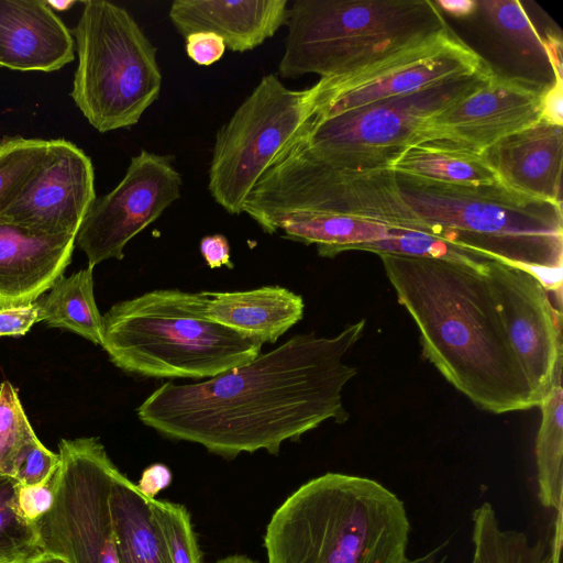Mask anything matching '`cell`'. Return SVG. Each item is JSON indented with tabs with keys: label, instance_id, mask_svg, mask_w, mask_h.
Here are the masks:
<instances>
[{
	"label": "cell",
	"instance_id": "obj_9",
	"mask_svg": "<svg viewBox=\"0 0 563 563\" xmlns=\"http://www.w3.org/2000/svg\"><path fill=\"white\" fill-rule=\"evenodd\" d=\"M313 86L295 90L275 74L264 76L217 132L208 190L230 214H240L257 181L307 128Z\"/></svg>",
	"mask_w": 563,
	"mask_h": 563
},
{
	"label": "cell",
	"instance_id": "obj_1",
	"mask_svg": "<svg viewBox=\"0 0 563 563\" xmlns=\"http://www.w3.org/2000/svg\"><path fill=\"white\" fill-rule=\"evenodd\" d=\"M365 327L361 319L329 338L298 334L208 380L165 383L137 407V417L166 438L224 457L261 449L277 454L286 440L349 419L342 394L357 368L344 356Z\"/></svg>",
	"mask_w": 563,
	"mask_h": 563
},
{
	"label": "cell",
	"instance_id": "obj_13",
	"mask_svg": "<svg viewBox=\"0 0 563 563\" xmlns=\"http://www.w3.org/2000/svg\"><path fill=\"white\" fill-rule=\"evenodd\" d=\"M181 185L170 155L142 150L133 156L121 181L95 200L76 235L88 267L122 260L125 245L180 198Z\"/></svg>",
	"mask_w": 563,
	"mask_h": 563
},
{
	"label": "cell",
	"instance_id": "obj_26",
	"mask_svg": "<svg viewBox=\"0 0 563 563\" xmlns=\"http://www.w3.org/2000/svg\"><path fill=\"white\" fill-rule=\"evenodd\" d=\"M541 422L536 440L539 499L560 510L563 482V388L562 373L539 404Z\"/></svg>",
	"mask_w": 563,
	"mask_h": 563
},
{
	"label": "cell",
	"instance_id": "obj_40",
	"mask_svg": "<svg viewBox=\"0 0 563 563\" xmlns=\"http://www.w3.org/2000/svg\"><path fill=\"white\" fill-rule=\"evenodd\" d=\"M438 9L445 11L456 18H466L472 15L478 4L473 0H438L433 1Z\"/></svg>",
	"mask_w": 563,
	"mask_h": 563
},
{
	"label": "cell",
	"instance_id": "obj_31",
	"mask_svg": "<svg viewBox=\"0 0 563 563\" xmlns=\"http://www.w3.org/2000/svg\"><path fill=\"white\" fill-rule=\"evenodd\" d=\"M35 439L16 389L4 380L0 385V474L11 477L18 455Z\"/></svg>",
	"mask_w": 563,
	"mask_h": 563
},
{
	"label": "cell",
	"instance_id": "obj_30",
	"mask_svg": "<svg viewBox=\"0 0 563 563\" xmlns=\"http://www.w3.org/2000/svg\"><path fill=\"white\" fill-rule=\"evenodd\" d=\"M147 501L172 563H202L186 507L156 498H147Z\"/></svg>",
	"mask_w": 563,
	"mask_h": 563
},
{
	"label": "cell",
	"instance_id": "obj_42",
	"mask_svg": "<svg viewBox=\"0 0 563 563\" xmlns=\"http://www.w3.org/2000/svg\"><path fill=\"white\" fill-rule=\"evenodd\" d=\"M31 563H69V562L59 555L47 553V552H42Z\"/></svg>",
	"mask_w": 563,
	"mask_h": 563
},
{
	"label": "cell",
	"instance_id": "obj_7",
	"mask_svg": "<svg viewBox=\"0 0 563 563\" xmlns=\"http://www.w3.org/2000/svg\"><path fill=\"white\" fill-rule=\"evenodd\" d=\"M391 155L325 157L287 147L252 189L242 212L257 224L280 213L311 211L427 234L426 225L402 198L388 167Z\"/></svg>",
	"mask_w": 563,
	"mask_h": 563
},
{
	"label": "cell",
	"instance_id": "obj_10",
	"mask_svg": "<svg viewBox=\"0 0 563 563\" xmlns=\"http://www.w3.org/2000/svg\"><path fill=\"white\" fill-rule=\"evenodd\" d=\"M58 455L54 503L35 522L42 552L69 563H118L110 493L119 468L97 438L63 439Z\"/></svg>",
	"mask_w": 563,
	"mask_h": 563
},
{
	"label": "cell",
	"instance_id": "obj_43",
	"mask_svg": "<svg viewBox=\"0 0 563 563\" xmlns=\"http://www.w3.org/2000/svg\"><path fill=\"white\" fill-rule=\"evenodd\" d=\"M46 2L53 11H67L77 3L75 0H46Z\"/></svg>",
	"mask_w": 563,
	"mask_h": 563
},
{
	"label": "cell",
	"instance_id": "obj_3",
	"mask_svg": "<svg viewBox=\"0 0 563 563\" xmlns=\"http://www.w3.org/2000/svg\"><path fill=\"white\" fill-rule=\"evenodd\" d=\"M410 522L405 504L380 483L325 473L274 512L268 563H405Z\"/></svg>",
	"mask_w": 563,
	"mask_h": 563
},
{
	"label": "cell",
	"instance_id": "obj_16",
	"mask_svg": "<svg viewBox=\"0 0 563 563\" xmlns=\"http://www.w3.org/2000/svg\"><path fill=\"white\" fill-rule=\"evenodd\" d=\"M547 86L494 73L478 88L430 118L419 141L444 140L482 153L541 119Z\"/></svg>",
	"mask_w": 563,
	"mask_h": 563
},
{
	"label": "cell",
	"instance_id": "obj_2",
	"mask_svg": "<svg viewBox=\"0 0 563 563\" xmlns=\"http://www.w3.org/2000/svg\"><path fill=\"white\" fill-rule=\"evenodd\" d=\"M378 256L398 302L418 328L423 357L446 382L478 408L496 415L536 407L508 343L484 264Z\"/></svg>",
	"mask_w": 563,
	"mask_h": 563
},
{
	"label": "cell",
	"instance_id": "obj_29",
	"mask_svg": "<svg viewBox=\"0 0 563 563\" xmlns=\"http://www.w3.org/2000/svg\"><path fill=\"white\" fill-rule=\"evenodd\" d=\"M53 140L5 136L0 141V209L48 158Z\"/></svg>",
	"mask_w": 563,
	"mask_h": 563
},
{
	"label": "cell",
	"instance_id": "obj_20",
	"mask_svg": "<svg viewBox=\"0 0 563 563\" xmlns=\"http://www.w3.org/2000/svg\"><path fill=\"white\" fill-rule=\"evenodd\" d=\"M287 0H176L169 19L186 37L195 32L221 36L227 48L244 53L272 37L288 20Z\"/></svg>",
	"mask_w": 563,
	"mask_h": 563
},
{
	"label": "cell",
	"instance_id": "obj_5",
	"mask_svg": "<svg viewBox=\"0 0 563 563\" xmlns=\"http://www.w3.org/2000/svg\"><path fill=\"white\" fill-rule=\"evenodd\" d=\"M394 174L427 234L529 272L563 268L562 205L523 197L500 184L459 186Z\"/></svg>",
	"mask_w": 563,
	"mask_h": 563
},
{
	"label": "cell",
	"instance_id": "obj_25",
	"mask_svg": "<svg viewBox=\"0 0 563 563\" xmlns=\"http://www.w3.org/2000/svg\"><path fill=\"white\" fill-rule=\"evenodd\" d=\"M35 302L38 321L102 344L103 321L95 300L92 268L59 277L49 292Z\"/></svg>",
	"mask_w": 563,
	"mask_h": 563
},
{
	"label": "cell",
	"instance_id": "obj_6",
	"mask_svg": "<svg viewBox=\"0 0 563 563\" xmlns=\"http://www.w3.org/2000/svg\"><path fill=\"white\" fill-rule=\"evenodd\" d=\"M286 24V79L344 75L448 27L429 0H296Z\"/></svg>",
	"mask_w": 563,
	"mask_h": 563
},
{
	"label": "cell",
	"instance_id": "obj_35",
	"mask_svg": "<svg viewBox=\"0 0 563 563\" xmlns=\"http://www.w3.org/2000/svg\"><path fill=\"white\" fill-rule=\"evenodd\" d=\"M188 57L198 65H211L223 56L227 46L223 38L212 32H195L185 37Z\"/></svg>",
	"mask_w": 563,
	"mask_h": 563
},
{
	"label": "cell",
	"instance_id": "obj_4",
	"mask_svg": "<svg viewBox=\"0 0 563 563\" xmlns=\"http://www.w3.org/2000/svg\"><path fill=\"white\" fill-rule=\"evenodd\" d=\"M211 291L156 289L102 316L101 346L126 373L156 378L214 377L261 354L263 343L207 317Z\"/></svg>",
	"mask_w": 563,
	"mask_h": 563
},
{
	"label": "cell",
	"instance_id": "obj_8",
	"mask_svg": "<svg viewBox=\"0 0 563 563\" xmlns=\"http://www.w3.org/2000/svg\"><path fill=\"white\" fill-rule=\"evenodd\" d=\"M78 63L70 97L101 133L139 123L161 93L157 49L129 11L87 0L73 30Z\"/></svg>",
	"mask_w": 563,
	"mask_h": 563
},
{
	"label": "cell",
	"instance_id": "obj_11",
	"mask_svg": "<svg viewBox=\"0 0 563 563\" xmlns=\"http://www.w3.org/2000/svg\"><path fill=\"white\" fill-rule=\"evenodd\" d=\"M482 70L413 93L383 99L324 119L310 118L287 147L316 156L394 154L420 140L427 121L483 85Z\"/></svg>",
	"mask_w": 563,
	"mask_h": 563
},
{
	"label": "cell",
	"instance_id": "obj_18",
	"mask_svg": "<svg viewBox=\"0 0 563 563\" xmlns=\"http://www.w3.org/2000/svg\"><path fill=\"white\" fill-rule=\"evenodd\" d=\"M76 235L0 223V308L36 301L63 276Z\"/></svg>",
	"mask_w": 563,
	"mask_h": 563
},
{
	"label": "cell",
	"instance_id": "obj_27",
	"mask_svg": "<svg viewBox=\"0 0 563 563\" xmlns=\"http://www.w3.org/2000/svg\"><path fill=\"white\" fill-rule=\"evenodd\" d=\"M472 520V563H554V555L541 541L531 542L521 531L501 529L489 503L478 506Z\"/></svg>",
	"mask_w": 563,
	"mask_h": 563
},
{
	"label": "cell",
	"instance_id": "obj_24",
	"mask_svg": "<svg viewBox=\"0 0 563 563\" xmlns=\"http://www.w3.org/2000/svg\"><path fill=\"white\" fill-rule=\"evenodd\" d=\"M118 563H172L147 498L121 472L110 493Z\"/></svg>",
	"mask_w": 563,
	"mask_h": 563
},
{
	"label": "cell",
	"instance_id": "obj_22",
	"mask_svg": "<svg viewBox=\"0 0 563 563\" xmlns=\"http://www.w3.org/2000/svg\"><path fill=\"white\" fill-rule=\"evenodd\" d=\"M258 225L265 233L280 232L284 239L306 245L314 244L322 257L356 251L361 245L388 240L399 232L355 217L311 211L276 214Z\"/></svg>",
	"mask_w": 563,
	"mask_h": 563
},
{
	"label": "cell",
	"instance_id": "obj_39",
	"mask_svg": "<svg viewBox=\"0 0 563 563\" xmlns=\"http://www.w3.org/2000/svg\"><path fill=\"white\" fill-rule=\"evenodd\" d=\"M172 482V473L164 464H152L146 467L136 484L137 489L146 498H155V496Z\"/></svg>",
	"mask_w": 563,
	"mask_h": 563
},
{
	"label": "cell",
	"instance_id": "obj_38",
	"mask_svg": "<svg viewBox=\"0 0 563 563\" xmlns=\"http://www.w3.org/2000/svg\"><path fill=\"white\" fill-rule=\"evenodd\" d=\"M554 82L548 85L541 100V119L562 126L563 125V79L554 76Z\"/></svg>",
	"mask_w": 563,
	"mask_h": 563
},
{
	"label": "cell",
	"instance_id": "obj_33",
	"mask_svg": "<svg viewBox=\"0 0 563 563\" xmlns=\"http://www.w3.org/2000/svg\"><path fill=\"white\" fill-rule=\"evenodd\" d=\"M59 463L58 453L49 451L38 439H35L18 455L11 477L19 485L38 484L52 475Z\"/></svg>",
	"mask_w": 563,
	"mask_h": 563
},
{
	"label": "cell",
	"instance_id": "obj_34",
	"mask_svg": "<svg viewBox=\"0 0 563 563\" xmlns=\"http://www.w3.org/2000/svg\"><path fill=\"white\" fill-rule=\"evenodd\" d=\"M57 478L58 468L38 484H16V506L25 520L35 523L51 509L56 495Z\"/></svg>",
	"mask_w": 563,
	"mask_h": 563
},
{
	"label": "cell",
	"instance_id": "obj_36",
	"mask_svg": "<svg viewBox=\"0 0 563 563\" xmlns=\"http://www.w3.org/2000/svg\"><path fill=\"white\" fill-rule=\"evenodd\" d=\"M36 322L38 307L35 301L0 308V336L24 335Z\"/></svg>",
	"mask_w": 563,
	"mask_h": 563
},
{
	"label": "cell",
	"instance_id": "obj_17",
	"mask_svg": "<svg viewBox=\"0 0 563 563\" xmlns=\"http://www.w3.org/2000/svg\"><path fill=\"white\" fill-rule=\"evenodd\" d=\"M497 180L523 197L562 205L563 129L540 119L482 152Z\"/></svg>",
	"mask_w": 563,
	"mask_h": 563
},
{
	"label": "cell",
	"instance_id": "obj_44",
	"mask_svg": "<svg viewBox=\"0 0 563 563\" xmlns=\"http://www.w3.org/2000/svg\"><path fill=\"white\" fill-rule=\"evenodd\" d=\"M214 563H256L247 556L244 555H230L224 559H221Z\"/></svg>",
	"mask_w": 563,
	"mask_h": 563
},
{
	"label": "cell",
	"instance_id": "obj_14",
	"mask_svg": "<svg viewBox=\"0 0 563 563\" xmlns=\"http://www.w3.org/2000/svg\"><path fill=\"white\" fill-rule=\"evenodd\" d=\"M484 274L508 343L523 373L536 406L562 373V312L529 271L494 260Z\"/></svg>",
	"mask_w": 563,
	"mask_h": 563
},
{
	"label": "cell",
	"instance_id": "obj_23",
	"mask_svg": "<svg viewBox=\"0 0 563 563\" xmlns=\"http://www.w3.org/2000/svg\"><path fill=\"white\" fill-rule=\"evenodd\" d=\"M388 167L396 174L459 186L499 184L482 153L444 140H426L395 152Z\"/></svg>",
	"mask_w": 563,
	"mask_h": 563
},
{
	"label": "cell",
	"instance_id": "obj_21",
	"mask_svg": "<svg viewBox=\"0 0 563 563\" xmlns=\"http://www.w3.org/2000/svg\"><path fill=\"white\" fill-rule=\"evenodd\" d=\"M210 294V320L263 344L276 342L303 317L302 297L280 286Z\"/></svg>",
	"mask_w": 563,
	"mask_h": 563
},
{
	"label": "cell",
	"instance_id": "obj_12",
	"mask_svg": "<svg viewBox=\"0 0 563 563\" xmlns=\"http://www.w3.org/2000/svg\"><path fill=\"white\" fill-rule=\"evenodd\" d=\"M487 64L448 27L379 60L313 85L312 118L324 119L475 74Z\"/></svg>",
	"mask_w": 563,
	"mask_h": 563
},
{
	"label": "cell",
	"instance_id": "obj_15",
	"mask_svg": "<svg viewBox=\"0 0 563 563\" xmlns=\"http://www.w3.org/2000/svg\"><path fill=\"white\" fill-rule=\"evenodd\" d=\"M96 199L91 158L73 142L53 139L48 158L0 209V223L77 235Z\"/></svg>",
	"mask_w": 563,
	"mask_h": 563
},
{
	"label": "cell",
	"instance_id": "obj_41",
	"mask_svg": "<svg viewBox=\"0 0 563 563\" xmlns=\"http://www.w3.org/2000/svg\"><path fill=\"white\" fill-rule=\"evenodd\" d=\"M440 551V548L424 554L423 556H419L417 559H408L405 561V563H443L444 558L440 559L438 555V552Z\"/></svg>",
	"mask_w": 563,
	"mask_h": 563
},
{
	"label": "cell",
	"instance_id": "obj_37",
	"mask_svg": "<svg viewBox=\"0 0 563 563\" xmlns=\"http://www.w3.org/2000/svg\"><path fill=\"white\" fill-rule=\"evenodd\" d=\"M200 252L210 268L221 266L233 268L230 261V245L223 234L216 233L203 236L200 241Z\"/></svg>",
	"mask_w": 563,
	"mask_h": 563
},
{
	"label": "cell",
	"instance_id": "obj_32",
	"mask_svg": "<svg viewBox=\"0 0 563 563\" xmlns=\"http://www.w3.org/2000/svg\"><path fill=\"white\" fill-rule=\"evenodd\" d=\"M492 24L521 49L545 55L543 38L531 23L520 2L516 0L479 1Z\"/></svg>",
	"mask_w": 563,
	"mask_h": 563
},
{
	"label": "cell",
	"instance_id": "obj_28",
	"mask_svg": "<svg viewBox=\"0 0 563 563\" xmlns=\"http://www.w3.org/2000/svg\"><path fill=\"white\" fill-rule=\"evenodd\" d=\"M16 484L0 474V563H31L42 553L35 523L18 510Z\"/></svg>",
	"mask_w": 563,
	"mask_h": 563
},
{
	"label": "cell",
	"instance_id": "obj_19",
	"mask_svg": "<svg viewBox=\"0 0 563 563\" xmlns=\"http://www.w3.org/2000/svg\"><path fill=\"white\" fill-rule=\"evenodd\" d=\"M74 58L73 34L46 0H0V66L51 73Z\"/></svg>",
	"mask_w": 563,
	"mask_h": 563
}]
</instances>
